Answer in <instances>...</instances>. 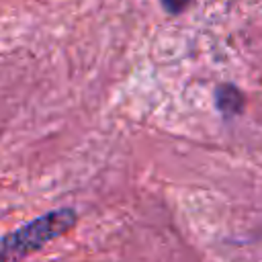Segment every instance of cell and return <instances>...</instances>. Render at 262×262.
<instances>
[{"label": "cell", "instance_id": "cell-2", "mask_svg": "<svg viewBox=\"0 0 262 262\" xmlns=\"http://www.w3.org/2000/svg\"><path fill=\"white\" fill-rule=\"evenodd\" d=\"M215 100H217V108H219L223 115H227V117L237 115V113L242 111V106H244V96H242V92H239L235 86H229V84H223V86L217 88Z\"/></svg>", "mask_w": 262, "mask_h": 262}, {"label": "cell", "instance_id": "cell-3", "mask_svg": "<svg viewBox=\"0 0 262 262\" xmlns=\"http://www.w3.org/2000/svg\"><path fill=\"white\" fill-rule=\"evenodd\" d=\"M160 2H162L164 10L170 12V14H180L190 4V0H160Z\"/></svg>", "mask_w": 262, "mask_h": 262}, {"label": "cell", "instance_id": "cell-1", "mask_svg": "<svg viewBox=\"0 0 262 262\" xmlns=\"http://www.w3.org/2000/svg\"><path fill=\"white\" fill-rule=\"evenodd\" d=\"M76 225V213L72 209L49 211L47 215L33 219L16 231L0 237V262H23L25 256L39 250L43 244L70 231Z\"/></svg>", "mask_w": 262, "mask_h": 262}]
</instances>
